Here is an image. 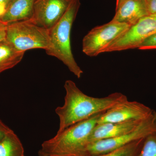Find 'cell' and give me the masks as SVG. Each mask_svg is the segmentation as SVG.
Instances as JSON below:
<instances>
[{
  "instance_id": "cell-15",
  "label": "cell",
  "mask_w": 156,
  "mask_h": 156,
  "mask_svg": "<svg viewBox=\"0 0 156 156\" xmlns=\"http://www.w3.org/2000/svg\"><path fill=\"white\" fill-rule=\"evenodd\" d=\"M144 139L138 140L107 153L98 156H137Z\"/></svg>"
},
{
  "instance_id": "cell-6",
  "label": "cell",
  "mask_w": 156,
  "mask_h": 156,
  "mask_svg": "<svg viewBox=\"0 0 156 156\" xmlns=\"http://www.w3.org/2000/svg\"><path fill=\"white\" fill-rule=\"evenodd\" d=\"M131 27L112 20L108 23L94 27L83 39V52L91 57L98 56Z\"/></svg>"
},
{
  "instance_id": "cell-11",
  "label": "cell",
  "mask_w": 156,
  "mask_h": 156,
  "mask_svg": "<svg viewBox=\"0 0 156 156\" xmlns=\"http://www.w3.org/2000/svg\"><path fill=\"white\" fill-rule=\"evenodd\" d=\"M143 120H131L122 122L97 124L89 136V144L98 140L115 138L123 135L134 130Z\"/></svg>"
},
{
  "instance_id": "cell-20",
  "label": "cell",
  "mask_w": 156,
  "mask_h": 156,
  "mask_svg": "<svg viewBox=\"0 0 156 156\" xmlns=\"http://www.w3.org/2000/svg\"><path fill=\"white\" fill-rule=\"evenodd\" d=\"M11 130V129L0 119V140L2 139L6 134Z\"/></svg>"
},
{
  "instance_id": "cell-8",
  "label": "cell",
  "mask_w": 156,
  "mask_h": 156,
  "mask_svg": "<svg viewBox=\"0 0 156 156\" xmlns=\"http://www.w3.org/2000/svg\"><path fill=\"white\" fill-rule=\"evenodd\" d=\"M153 110L136 101H125L101 114L97 124L141 121L150 115Z\"/></svg>"
},
{
  "instance_id": "cell-21",
  "label": "cell",
  "mask_w": 156,
  "mask_h": 156,
  "mask_svg": "<svg viewBox=\"0 0 156 156\" xmlns=\"http://www.w3.org/2000/svg\"><path fill=\"white\" fill-rule=\"evenodd\" d=\"M11 0H0V17L4 14Z\"/></svg>"
},
{
  "instance_id": "cell-1",
  "label": "cell",
  "mask_w": 156,
  "mask_h": 156,
  "mask_svg": "<svg viewBox=\"0 0 156 156\" xmlns=\"http://www.w3.org/2000/svg\"><path fill=\"white\" fill-rule=\"evenodd\" d=\"M64 87L66 91L64 104L55 110L59 120L57 133L95 115L104 112L128 100L126 95L120 92L112 93L105 97L88 96L71 80L66 81Z\"/></svg>"
},
{
  "instance_id": "cell-3",
  "label": "cell",
  "mask_w": 156,
  "mask_h": 156,
  "mask_svg": "<svg viewBox=\"0 0 156 156\" xmlns=\"http://www.w3.org/2000/svg\"><path fill=\"white\" fill-rule=\"evenodd\" d=\"M81 5L80 0H72L60 20L49 30L50 46L46 53L62 62L78 79L83 71L76 62L71 47L70 36L73 23Z\"/></svg>"
},
{
  "instance_id": "cell-4",
  "label": "cell",
  "mask_w": 156,
  "mask_h": 156,
  "mask_svg": "<svg viewBox=\"0 0 156 156\" xmlns=\"http://www.w3.org/2000/svg\"><path fill=\"white\" fill-rule=\"evenodd\" d=\"M6 40L17 50L24 52L35 49L46 51L50 46L49 30L30 20L8 24Z\"/></svg>"
},
{
  "instance_id": "cell-16",
  "label": "cell",
  "mask_w": 156,
  "mask_h": 156,
  "mask_svg": "<svg viewBox=\"0 0 156 156\" xmlns=\"http://www.w3.org/2000/svg\"><path fill=\"white\" fill-rule=\"evenodd\" d=\"M137 156H156V133L144 139Z\"/></svg>"
},
{
  "instance_id": "cell-18",
  "label": "cell",
  "mask_w": 156,
  "mask_h": 156,
  "mask_svg": "<svg viewBox=\"0 0 156 156\" xmlns=\"http://www.w3.org/2000/svg\"><path fill=\"white\" fill-rule=\"evenodd\" d=\"M149 14L156 13V0H144Z\"/></svg>"
},
{
  "instance_id": "cell-23",
  "label": "cell",
  "mask_w": 156,
  "mask_h": 156,
  "mask_svg": "<svg viewBox=\"0 0 156 156\" xmlns=\"http://www.w3.org/2000/svg\"><path fill=\"white\" fill-rule=\"evenodd\" d=\"M123 1H124V0H116V7L119 5L120 3L122 2Z\"/></svg>"
},
{
  "instance_id": "cell-5",
  "label": "cell",
  "mask_w": 156,
  "mask_h": 156,
  "mask_svg": "<svg viewBox=\"0 0 156 156\" xmlns=\"http://www.w3.org/2000/svg\"><path fill=\"white\" fill-rule=\"evenodd\" d=\"M156 133V112L143 120L134 130L115 138L90 143L88 147L89 156H98L107 153L136 140L144 139Z\"/></svg>"
},
{
  "instance_id": "cell-10",
  "label": "cell",
  "mask_w": 156,
  "mask_h": 156,
  "mask_svg": "<svg viewBox=\"0 0 156 156\" xmlns=\"http://www.w3.org/2000/svg\"><path fill=\"white\" fill-rule=\"evenodd\" d=\"M148 14L144 0H124L116 7L112 20L131 26Z\"/></svg>"
},
{
  "instance_id": "cell-19",
  "label": "cell",
  "mask_w": 156,
  "mask_h": 156,
  "mask_svg": "<svg viewBox=\"0 0 156 156\" xmlns=\"http://www.w3.org/2000/svg\"><path fill=\"white\" fill-rule=\"evenodd\" d=\"M7 25L0 20V42L6 40Z\"/></svg>"
},
{
  "instance_id": "cell-12",
  "label": "cell",
  "mask_w": 156,
  "mask_h": 156,
  "mask_svg": "<svg viewBox=\"0 0 156 156\" xmlns=\"http://www.w3.org/2000/svg\"><path fill=\"white\" fill-rule=\"evenodd\" d=\"M35 0H11L0 20L9 24L11 23L29 20L33 15Z\"/></svg>"
},
{
  "instance_id": "cell-9",
  "label": "cell",
  "mask_w": 156,
  "mask_h": 156,
  "mask_svg": "<svg viewBox=\"0 0 156 156\" xmlns=\"http://www.w3.org/2000/svg\"><path fill=\"white\" fill-rule=\"evenodd\" d=\"M72 0H35L30 20L49 30L64 15Z\"/></svg>"
},
{
  "instance_id": "cell-7",
  "label": "cell",
  "mask_w": 156,
  "mask_h": 156,
  "mask_svg": "<svg viewBox=\"0 0 156 156\" xmlns=\"http://www.w3.org/2000/svg\"><path fill=\"white\" fill-rule=\"evenodd\" d=\"M156 33V13L141 18L112 43L102 53L138 48L146 40Z\"/></svg>"
},
{
  "instance_id": "cell-14",
  "label": "cell",
  "mask_w": 156,
  "mask_h": 156,
  "mask_svg": "<svg viewBox=\"0 0 156 156\" xmlns=\"http://www.w3.org/2000/svg\"><path fill=\"white\" fill-rule=\"evenodd\" d=\"M0 156H24L22 143L11 129L0 140Z\"/></svg>"
},
{
  "instance_id": "cell-22",
  "label": "cell",
  "mask_w": 156,
  "mask_h": 156,
  "mask_svg": "<svg viewBox=\"0 0 156 156\" xmlns=\"http://www.w3.org/2000/svg\"><path fill=\"white\" fill-rule=\"evenodd\" d=\"M38 154L39 156H50L48 155L45 154L43 153L40 150L39 151Z\"/></svg>"
},
{
  "instance_id": "cell-13",
  "label": "cell",
  "mask_w": 156,
  "mask_h": 156,
  "mask_svg": "<svg viewBox=\"0 0 156 156\" xmlns=\"http://www.w3.org/2000/svg\"><path fill=\"white\" fill-rule=\"evenodd\" d=\"M24 53L15 49L6 40L0 42V73L18 64Z\"/></svg>"
},
{
  "instance_id": "cell-2",
  "label": "cell",
  "mask_w": 156,
  "mask_h": 156,
  "mask_svg": "<svg viewBox=\"0 0 156 156\" xmlns=\"http://www.w3.org/2000/svg\"><path fill=\"white\" fill-rule=\"evenodd\" d=\"M102 113L95 115L56 133L53 138L42 144L40 150L50 156H89V136Z\"/></svg>"
},
{
  "instance_id": "cell-17",
  "label": "cell",
  "mask_w": 156,
  "mask_h": 156,
  "mask_svg": "<svg viewBox=\"0 0 156 156\" xmlns=\"http://www.w3.org/2000/svg\"><path fill=\"white\" fill-rule=\"evenodd\" d=\"M138 49L140 50H156V33L146 40Z\"/></svg>"
}]
</instances>
